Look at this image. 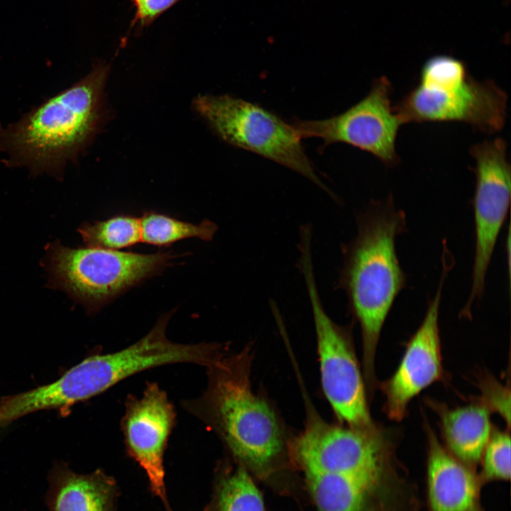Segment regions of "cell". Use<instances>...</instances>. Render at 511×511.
I'll return each mask as SVG.
<instances>
[{"mask_svg": "<svg viewBox=\"0 0 511 511\" xmlns=\"http://www.w3.org/2000/svg\"><path fill=\"white\" fill-rule=\"evenodd\" d=\"M357 232L341 245L339 285L358 322L368 383L374 382L375 355L380 335L394 302L407 278L396 251L397 236L407 229L405 211L391 195L371 201L356 215Z\"/></svg>", "mask_w": 511, "mask_h": 511, "instance_id": "6da1fadb", "label": "cell"}, {"mask_svg": "<svg viewBox=\"0 0 511 511\" xmlns=\"http://www.w3.org/2000/svg\"><path fill=\"white\" fill-rule=\"evenodd\" d=\"M108 70L97 65L16 123L0 126V150L7 153V164L26 166L33 173H61L97 129Z\"/></svg>", "mask_w": 511, "mask_h": 511, "instance_id": "7a4b0ae2", "label": "cell"}, {"mask_svg": "<svg viewBox=\"0 0 511 511\" xmlns=\"http://www.w3.org/2000/svg\"><path fill=\"white\" fill-rule=\"evenodd\" d=\"M248 354L224 352L206 367L204 393L182 405L214 430L239 460L263 471L280 452L281 434L273 411L252 391Z\"/></svg>", "mask_w": 511, "mask_h": 511, "instance_id": "3957f363", "label": "cell"}, {"mask_svg": "<svg viewBox=\"0 0 511 511\" xmlns=\"http://www.w3.org/2000/svg\"><path fill=\"white\" fill-rule=\"evenodd\" d=\"M507 99L493 81L473 78L461 60L438 55L424 62L418 84L394 109L403 124L458 121L490 133L505 124Z\"/></svg>", "mask_w": 511, "mask_h": 511, "instance_id": "277c9868", "label": "cell"}, {"mask_svg": "<svg viewBox=\"0 0 511 511\" xmlns=\"http://www.w3.org/2000/svg\"><path fill=\"white\" fill-rule=\"evenodd\" d=\"M175 257L87 246H55L50 267L55 283L89 311H96L144 280L158 275Z\"/></svg>", "mask_w": 511, "mask_h": 511, "instance_id": "5b68a950", "label": "cell"}, {"mask_svg": "<svg viewBox=\"0 0 511 511\" xmlns=\"http://www.w3.org/2000/svg\"><path fill=\"white\" fill-rule=\"evenodd\" d=\"M194 104L228 143L287 167L329 192L316 174L292 124L256 104L229 95L199 96Z\"/></svg>", "mask_w": 511, "mask_h": 511, "instance_id": "8992f818", "label": "cell"}, {"mask_svg": "<svg viewBox=\"0 0 511 511\" xmlns=\"http://www.w3.org/2000/svg\"><path fill=\"white\" fill-rule=\"evenodd\" d=\"M298 247L299 268L313 314L324 395L336 415L348 427L376 430L368 411L363 378L348 332L329 317L321 302L314 273L312 244L302 242Z\"/></svg>", "mask_w": 511, "mask_h": 511, "instance_id": "52a82bcc", "label": "cell"}, {"mask_svg": "<svg viewBox=\"0 0 511 511\" xmlns=\"http://www.w3.org/2000/svg\"><path fill=\"white\" fill-rule=\"evenodd\" d=\"M475 160V192L472 200L475 253L471 288L463 312L469 313L485 290L486 274L510 203V165L505 141L497 138L471 148Z\"/></svg>", "mask_w": 511, "mask_h": 511, "instance_id": "ba28073f", "label": "cell"}, {"mask_svg": "<svg viewBox=\"0 0 511 511\" xmlns=\"http://www.w3.org/2000/svg\"><path fill=\"white\" fill-rule=\"evenodd\" d=\"M392 86L385 77L374 80L369 92L340 114L318 120H296L300 136L318 138L325 145L342 143L366 151L386 165L397 163L395 142L402 122L392 107Z\"/></svg>", "mask_w": 511, "mask_h": 511, "instance_id": "9c48e42d", "label": "cell"}, {"mask_svg": "<svg viewBox=\"0 0 511 511\" xmlns=\"http://www.w3.org/2000/svg\"><path fill=\"white\" fill-rule=\"evenodd\" d=\"M304 472L347 475L380 482L386 446L378 431L329 424L312 419L294 443Z\"/></svg>", "mask_w": 511, "mask_h": 511, "instance_id": "30bf717a", "label": "cell"}, {"mask_svg": "<svg viewBox=\"0 0 511 511\" xmlns=\"http://www.w3.org/2000/svg\"><path fill=\"white\" fill-rule=\"evenodd\" d=\"M176 416L166 392L158 383L148 382L140 397L126 398L121 422L127 454L145 472L152 493L167 511L164 455Z\"/></svg>", "mask_w": 511, "mask_h": 511, "instance_id": "8fae6325", "label": "cell"}, {"mask_svg": "<svg viewBox=\"0 0 511 511\" xmlns=\"http://www.w3.org/2000/svg\"><path fill=\"white\" fill-rule=\"evenodd\" d=\"M453 261L449 252L444 251L439 285L428 302L424 319L410 340L397 369L382 385L384 410L392 420L402 419L412 399L441 376L439 317L443 286Z\"/></svg>", "mask_w": 511, "mask_h": 511, "instance_id": "7c38bea8", "label": "cell"}, {"mask_svg": "<svg viewBox=\"0 0 511 511\" xmlns=\"http://www.w3.org/2000/svg\"><path fill=\"white\" fill-rule=\"evenodd\" d=\"M427 489L432 511H482L477 479L427 430Z\"/></svg>", "mask_w": 511, "mask_h": 511, "instance_id": "4fadbf2b", "label": "cell"}, {"mask_svg": "<svg viewBox=\"0 0 511 511\" xmlns=\"http://www.w3.org/2000/svg\"><path fill=\"white\" fill-rule=\"evenodd\" d=\"M48 482V511H116V482L101 469L79 474L59 463L50 471Z\"/></svg>", "mask_w": 511, "mask_h": 511, "instance_id": "5bb4252c", "label": "cell"}, {"mask_svg": "<svg viewBox=\"0 0 511 511\" xmlns=\"http://www.w3.org/2000/svg\"><path fill=\"white\" fill-rule=\"evenodd\" d=\"M441 419L444 437L453 456L467 465L477 463L490 437L489 410L478 405L442 410Z\"/></svg>", "mask_w": 511, "mask_h": 511, "instance_id": "9a60e30c", "label": "cell"}, {"mask_svg": "<svg viewBox=\"0 0 511 511\" xmlns=\"http://www.w3.org/2000/svg\"><path fill=\"white\" fill-rule=\"evenodd\" d=\"M319 511H362L378 482L356 476L304 472Z\"/></svg>", "mask_w": 511, "mask_h": 511, "instance_id": "2e32d148", "label": "cell"}, {"mask_svg": "<svg viewBox=\"0 0 511 511\" xmlns=\"http://www.w3.org/2000/svg\"><path fill=\"white\" fill-rule=\"evenodd\" d=\"M140 219L142 241L157 246H170L189 238L209 241L216 229L208 220L194 224L155 211H145Z\"/></svg>", "mask_w": 511, "mask_h": 511, "instance_id": "e0dca14e", "label": "cell"}, {"mask_svg": "<svg viewBox=\"0 0 511 511\" xmlns=\"http://www.w3.org/2000/svg\"><path fill=\"white\" fill-rule=\"evenodd\" d=\"M79 232L87 246L109 250L119 251L142 241L141 219L129 214L85 223Z\"/></svg>", "mask_w": 511, "mask_h": 511, "instance_id": "ac0fdd59", "label": "cell"}, {"mask_svg": "<svg viewBox=\"0 0 511 511\" xmlns=\"http://www.w3.org/2000/svg\"><path fill=\"white\" fill-rule=\"evenodd\" d=\"M218 483L214 511H265L260 493L243 468L226 473Z\"/></svg>", "mask_w": 511, "mask_h": 511, "instance_id": "d6986e66", "label": "cell"}, {"mask_svg": "<svg viewBox=\"0 0 511 511\" xmlns=\"http://www.w3.org/2000/svg\"><path fill=\"white\" fill-rule=\"evenodd\" d=\"M483 474L488 479L508 480L510 477V437L496 432L483 451Z\"/></svg>", "mask_w": 511, "mask_h": 511, "instance_id": "ffe728a7", "label": "cell"}, {"mask_svg": "<svg viewBox=\"0 0 511 511\" xmlns=\"http://www.w3.org/2000/svg\"><path fill=\"white\" fill-rule=\"evenodd\" d=\"M483 399L488 410L493 409L498 412L510 426V390L496 380H485L481 385Z\"/></svg>", "mask_w": 511, "mask_h": 511, "instance_id": "44dd1931", "label": "cell"}, {"mask_svg": "<svg viewBox=\"0 0 511 511\" xmlns=\"http://www.w3.org/2000/svg\"><path fill=\"white\" fill-rule=\"evenodd\" d=\"M178 0H133L136 21L141 25L151 22Z\"/></svg>", "mask_w": 511, "mask_h": 511, "instance_id": "7402d4cb", "label": "cell"}]
</instances>
